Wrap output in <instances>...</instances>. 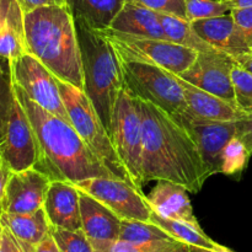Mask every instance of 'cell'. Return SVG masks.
<instances>
[{
    "mask_svg": "<svg viewBox=\"0 0 252 252\" xmlns=\"http://www.w3.org/2000/svg\"><path fill=\"white\" fill-rule=\"evenodd\" d=\"M137 101L143 125L144 184L166 180L198 193L211 176L194 140L174 116L147 101Z\"/></svg>",
    "mask_w": 252,
    "mask_h": 252,
    "instance_id": "obj_1",
    "label": "cell"
},
{
    "mask_svg": "<svg viewBox=\"0 0 252 252\" xmlns=\"http://www.w3.org/2000/svg\"><path fill=\"white\" fill-rule=\"evenodd\" d=\"M12 90L36 134L39 152L36 169L51 181H68L74 185L94 177L117 179L70 123L42 108L14 81Z\"/></svg>",
    "mask_w": 252,
    "mask_h": 252,
    "instance_id": "obj_2",
    "label": "cell"
},
{
    "mask_svg": "<svg viewBox=\"0 0 252 252\" xmlns=\"http://www.w3.org/2000/svg\"><path fill=\"white\" fill-rule=\"evenodd\" d=\"M27 53L56 78L84 90L81 52L69 5L42 6L24 15Z\"/></svg>",
    "mask_w": 252,
    "mask_h": 252,
    "instance_id": "obj_3",
    "label": "cell"
},
{
    "mask_svg": "<svg viewBox=\"0 0 252 252\" xmlns=\"http://www.w3.org/2000/svg\"><path fill=\"white\" fill-rule=\"evenodd\" d=\"M74 20L81 52L84 93L90 98L111 137L116 101L125 88L121 59L111 42L100 32L91 30L81 20Z\"/></svg>",
    "mask_w": 252,
    "mask_h": 252,
    "instance_id": "obj_4",
    "label": "cell"
},
{
    "mask_svg": "<svg viewBox=\"0 0 252 252\" xmlns=\"http://www.w3.org/2000/svg\"><path fill=\"white\" fill-rule=\"evenodd\" d=\"M70 125L117 179L130 182L129 175L116 153L108 130L84 90L57 78Z\"/></svg>",
    "mask_w": 252,
    "mask_h": 252,
    "instance_id": "obj_5",
    "label": "cell"
},
{
    "mask_svg": "<svg viewBox=\"0 0 252 252\" xmlns=\"http://www.w3.org/2000/svg\"><path fill=\"white\" fill-rule=\"evenodd\" d=\"M120 59L125 85L134 97L153 103L171 116L189 110L174 73L154 64Z\"/></svg>",
    "mask_w": 252,
    "mask_h": 252,
    "instance_id": "obj_6",
    "label": "cell"
},
{
    "mask_svg": "<svg viewBox=\"0 0 252 252\" xmlns=\"http://www.w3.org/2000/svg\"><path fill=\"white\" fill-rule=\"evenodd\" d=\"M111 140L116 153L138 189L144 186L143 176V125L137 97L127 88L121 90L111 122Z\"/></svg>",
    "mask_w": 252,
    "mask_h": 252,
    "instance_id": "obj_7",
    "label": "cell"
},
{
    "mask_svg": "<svg viewBox=\"0 0 252 252\" xmlns=\"http://www.w3.org/2000/svg\"><path fill=\"white\" fill-rule=\"evenodd\" d=\"M98 32L111 42L120 58L154 64L175 74L186 71L198 56L197 51L169 39L129 36L112 29Z\"/></svg>",
    "mask_w": 252,
    "mask_h": 252,
    "instance_id": "obj_8",
    "label": "cell"
},
{
    "mask_svg": "<svg viewBox=\"0 0 252 252\" xmlns=\"http://www.w3.org/2000/svg\"><path fill=\"white\" fill-rule=\"evenodd\" d=\"M11 80L38 103L42 108L61 120L70 123L64 106L57 78L32 54L25 53L16 59L9 61Z\"/></svg>",
    "mask_w": 252,
    "mask_h": 252,
    "instance_id": "obj_9",
    "label": "cell"
},
{
    "mask_svg": "<svg viewBox=\"0 0 252 252\" xmlns=\"http://www.w3.org/2000/svg\"><path fill=\"white\" fill-rule=\"evenodd\" d=\"M80 191L90 194L121 219L149 221L152 208L147 196L130 182L120 179L94 177L75 184Z\"/></svg>",
    "mask_w": 252,
    "mask_h": 252,
    "instance_id": "obj_10",
    "label": "cell"
},
{
    "mask_svg": "<svg viewBox=\"0 0 252 252\" xmlns=\"http://www.w3.org/2000/svg\"><path fill=\"white\" fill-rule=\"evenodd\" d=\"M198 147L209 176L220 174L224 148L236 137L235 121H213L193 115L189 110L174 116Z\"/></svg>",
    "mask_w": 252,
    "mask_h": 252,
    "instance_id": "obj_11",
    "label": "cell"
},
{
    "mask_svg": "<svg viewBox=\"0 0 252 252\" xmlns=\"http://www.w3.org/2000/svg\"><path fill=\"white\" fill-rule=\"evenodd\" d=\"M2 145V159L12 171L34 167L38 162V143L24 107L14 94Z\"/></svg>",
    "mask_w": 252,
    "mask_h": 252,
    "instance_id": "obj_12",
    "label": "cell"
},
{
    "mask_svg": "<svg viewBox=\"0 0 252 252\" xmlns=\"http://www.w3.org/2000/svg\"><path fill=\"white\" fill-rule=\"evenodd\" d=\"M235 59L223 52H201L186 71L177 74L197 88L235 105L231 70Z\"/></svg>",
    "mask_w": 252,
    "mask_h": 252,
    "instance_id": "obj_13",
    "label": "cell"
},
{
    "mask_svg": "<svg viewBox=\"0 0 252 252\" xmlns=\"http://www.w3.org/2000/svg\"><path fill=\"white\" fill-rule=\"evenodd\" d=\"M51 179L36 167L12 171L5 189L2 213L26 214L43 208Z\"/></svg>",
    "mask_w": 252,
    "mask_h": 252,
    "instance_id": "obj_14",
    "label": "cell"
},
{
    "mask_svg": "<svg viewBox=\"0 0 252 252\" xmlns=\"http://www.w3.org/2000/svg\"><path fill=\"white\" fill-rule=\"evenodd\" d=\"M81 229L95 252H111L120 240L122 219L105 204L80 191Z\"/></svg>",
    "mask_w": 252,
    "mask_h": 252,
    "instance_id": "obj_15",
    "label": "cell"
},
{
    "mask_svg": "<svg viewBox=\"0 0 252 252\" xmlns=\"http://www.w3.org/2000/svg\"><path fill=\"white\" fill-rule=\"evenodd\" d=\"M191 26L207 43L233 58L251 53L243 32L231 14L196 20Z\"/></svg>",
    "mask_w": 252,
    "mask_h": 252,
    "instance_id": "obj_16",
    "label": "cell"
},
{
    "mask_svg": "<svg viewBox=\"0 0 252 252\" xmlns=\"http://www.w3.org/2000/svg\"><path fill=\"white\" fill-rule=\"evenodd\" d=\"M52 226L81 229L80 189L68 181H52L43 204Z\"/></svg>",
    "mask_w": 252,
    "mask_h": 252,
    "instance_id": "obj_17",
    "label": "cell"
},
{
    "mask_svg": "<svg viewBox=\"0 0 252 252\" xmlns=\"http://www.w3.org/2000/svg\"><path fill=\"white\" fill-rule=\"evenodd\" d=\"M187 192L189 191L181 185L159 180L147 196V201L152 211L159 216L201 226L193 214L191 199Z\"/></svg>",
    "mask_w": 252,
    "mask_h": 252,
    "instance_id": "obj_18",
    "label": "cell"
},
{
    "mask_svg": "<svg viewBox=\"0 0 252 252\" xmlns=\"http://www.w3.org/2000/svg\"><path fill=\"white\" fill-rule=\"evenodd\" d=\"M175 78L184 91L189 111L193 115L213 121H238L244 116L236 106L231 105L228 101L197 88L177 74H175Z\"/></svg>",
    "mask_w": 252,
    "mask_h": 252,
    "instance_id": "obj_19",
    "label": "cell"
},
{
    "mask_svg": "<svg viewBox=\"0 0 252 252\" xmlns=\"http://www.w3.org/2000/svg\"><path fill=\"white\" fill-rule=\"evenodd\" d=\"M110 29L135 37L167 39L157 11L142 5L126 2Z\"/></svg>",
    "mask_w": 252,
    "mask_h": 252,
    "instance_id": "obj_20",
    "label": "cell"
},
{
    "mask_svg": "<svg viewBox=\"0 0 252 252\" xmlns=\"http://www.w3.org/2000/svg\"><path fill=\"white\" fill-rule=\"evenodd\" d=\"M125 4L126 0H68L74 19L81 20L94 31L110 29Z\"/></svg>",
    "mask_w": 252,
    "mask_h": 252,
    "instance_id": "obj_21",
    "label": "cell"
},
{
    "mask_svg": "<svg viewBox=\"0 0 252 252\" xmlns=\"http://www.w3.org/2000/svg\"><path fill=\"white\" fill-rule=\"evenodd\" d=\"M24 15L16 0H11L0 26V58L12 61L27 53Z\"/></svg>",
    "mask_w": 252,
    "mask_h": 252,
    "instance_id": "obj_22",
    "label": "cell"
},
{
    "mask_svg": "<svg viewBox=\"0 0 252 252\" xmlns=\"http://www.w3.org/2000/svg\"><path fill=\"white\" fill-rule=\"evenodd\" d=\"M0 219L7 230L17 239L36 246L51 230L44 208H39L32 213L9 214L1 213Z\"/></svg>",
    "mask_w": 252,
    "mask_h": 252,
    "instance_id": "obj_23",
    "label": "cell"
},
{
    "mask_svg": "<svg viewBox=\"0 0 252 252\" xmlns=\"http://www.w3.org/2000/svg\"><path fill=\"white\" fill-rule=\"evenodd\" d=\"M152 223L157 224L158 226L166 231L172 239L184 243L189 246H196V248L208 249V250H220L223 246L212 240L208 235H206L201 226H196L187 221L177 220V219L165 218L159 216L152 211L150 219Z\"/></svg>",
    "mask_w": 252,
    "mask_h": 252,
    "instance_id": "obj_24",
    "label": "cell"
},
{
    "mask_svg": "<svg viewBox=\"0 0 252 252\" xmlns=\"http://www.w3.org/2000/svg\"><path fill=\"white\" fill-rule=\"evenodd\" d=\"M158 14H159V19L160 22H161L162 30L165 32V36L169 41L180 44V46L193 49L198 53H201V52H204V53H207V52H218V49L207 43L192 29L189 21L170 14H161V12H158Z\"/></svg>",
    "mask_w": 252,
    "mask_h": 252,
    "instance_id": "obj_25",
    "label": "cell"
},
{
    "mask_svg": "<svg viewBox=\"0 0 252 252\" xmlns=\"http://www.w3.org/2000/svg\"><path fill=\"white\" fill-rule=\"evenodd\" d=\"M120 240L127 243H150L159 240H175L165 230L152 221L123 219L121 223Z\"/></svg>",
    "mask_w": 252,
    "mask_h": 252,
    "instance_id": "obj_26",
    "label": "cell"
},
{
    "mask_svg": "<svg viewBox=\"0 0 252 252\" xmlns=\"http://www.w3.org/2000/svg\"><path fill=\"white\" fill-rule=\"evenodd\" d=\"M251 154L246 149L245 144L238 137H234L224 148L221 155L220 174L228 176L240 175L248 166Z\"/></svg>",
    "mask_w": 252,
    "mask_h": 252,
    "instance_id": "obj_27",
    "label": "cell"
},
{
    "mask_svg": "<svg viewBox=\"0 0 252 252\" xmlns=\"http://www.w3.org/2000/svg\"><path fill=\"white\" fill-rule=\"evenodd\" d=\"M235 105L244 115L252 113V74L235 63L231 70Z\"/></svg>",
    "mask_w": 252,
    "mask_h": 252,
    "instance_id": "obj_28",
    "label": "cell"
},
{
    "mask_svg": "<svg viewBox=\"0 0 252 252\" xmlns=\"http://www.w3.org/2000/svg\"><path fill=\"white\" fill-rule=\"evenodd\" d=\"M49 231L61 252H95L83 229L69 230L51 225Z\"/></svg>",
    "mask_w": 252,
    "mask_h": 252,
    "instance_id": "obj_29",
    "label": "cell"
},
{
    "mask_svg": "<svg viewBox=\"0 0 252 252\" xmlns=\"http://www.w3.org/2000/svg\"><path fill=\"white\" fill-rule=\"evenodd\" d=\"M189 246L177 240L127 243L118 240L111 252H189Z\"/></svg>",
    "mask_w": 252,
    "mask_h": 252,
    "instance_id": "obj_30",
    "label": "cell"
},
{
    "mask_svg": "<svg viewBox=\"0 0 252 252\" xmlns=\"http://www.w3.org/2000/svg\"><path fill=\"white\" fill-rule=\"evenodd\" d=\"M185 5H186L187 20L189 22L221 16L231 11L230 6L225 1H219V0H185Z\"/></svg>",
    "mask_w": 252,
    "mask_h": 252,
    "instance_id": "obj_31",
    "label": "cell"
},
{
    "mask_svg": "<svg viewBox=\"0 0 252 252\" xmlns=\"http://www.w3.org/2000/svg\"><path fill=\"white\" fill-rule=\"evenodd\" d=\"M126 2L142 5L161 14H170L187 20L185 0H126ZM189 21V20H187Z\"/></svg>",
    "mask_w": 252,
    "mask_h": 252,
    "instance_id": "obj_32",
    "label": "cell"
},
{
    "mask_svg": "<svg viewBox=\"0 0 252 252\" xmlns=\"http://www.w3.org/2000/svg\"><path fill=\"white\" fill-rule=\"evenodd\" d=\"M12 100H14V90H12V81L10 78L0 86V143L4 140Z\"/></svg>",
    "mask_w": 252,
    "mask_h": 252,
    "instance_id": "obj_33",
    "label": "cell"
},
{
    "mask_svg": "<svg viewBox=\"0 0 252 252\" xmlns=\"http://www.w3.org/2000/svg\"><path fill=\"white\" fill-rule=\"evenodd\" d=\"M231 16L235 20L236 25L243 32L245 37L248 46L252 53V6L248 7H238V9H231Z\"/></svg>",
    "mask_w": 252,
    "mask_h": 252,
    "instance_id": "obj_34",
    "label": "cell"
},
{
    "mask_svg": "<svg viewBox=\"0 0 252 252\" xmlns=\"http://www.w3.org/2000/svg\"><path fill=\"white\" fill-rule=\"evenodd\" d=\"M236 137L245 144L246 149L252 155V113L244 115L235 121Z\"/></svg>",
    "mask_w": 252,
    "mask_h": 252,
    "instance_id": "obj_35",
    "label": "cell"
},
{
    "mask_svg": "<svg viewBox=\"0 0 252 252\" xmlns=\"http://www.w3.org/2000/svg\"><path fill=\"white\" fill-rule=\"evenodd\" d=\"M2 236L7 246V252H34V246L27 244L25 241L17 239L14 234L10 233L6 228H4Z\"/></svg>",
    "mask_w": 252,
    "mask_h": 252,
    "instance_id": "obj_36",
    "label": "cell"
},
{
    "mask_svg": "<svg viewBox=\"0 0 252 252\" xmlns=\"http://www.w3.org/2000/svg\"><path fill=\"white\" fill-rule=\"evenodd\" d=\"M16 1L24 11V14L42 6H53V5L65 6V5H68V0H16Z\"/></svg>",
    "mask_w": 252,
    "mask_h": 252,
    "instance_id": "obj_37",
    "label": "cell"
},
{
    "mask_svg": "<svg viewBox=\"0 0 252 252\" xmlns=\"http://www.w3.org/2000/svg\"><path fill=\"white\" fill-rule=\"evenodd\" d=\"M12 174V170L7 165L4 159H0V214L2 213V201H4L5 189H6L7 181L10 179V175Z\"/></svg>",
    "mask_w": 252,
    "mask_h": 252,
    "instance_id": "obj_38",
    "label": "cell"
},
{
    "mask_svg": "<svg viewBox=\"0 0 252 252\" xmlns=\"http://www.w3.org/2000/svg\"><path fill=\"white\" fill-rule=\"evenodd\" d=\"M34 252H61L51 231L34 246Z\"/></svg>",
    "mask_w": 252,
    "mask_h": 252,
    "instance_id": "obj_39",
    "label": "cell"
},
{
    "mask_svg": "<svg viewBox=\"0 0 252 252\" xmlns=\"http://www.w3.org/2000/svg\"><path fill=\"white\" fill-rule=\"evenodd\" d=\"M234 59H235V62L239 65H241L245 70H248L249 73L252 74V53L243 54V56L236 57Z\"/></svg>",
    "mask_w": 252,
    "mask_h": 252,
    "instance_id": "obj_40",
    "label": "cell"
},
{
    "mask_svg": "<svg viewBox=\"0 0 252 252\" xmlns=\"http://www.w3.org/2000/svg\"><path fill=\"white\" fill-rule=\"evenodd\" d=\"M225 2L230 6V9L252 6V0H225Z\"/></svg>",
    "mask_w": 252,
    "mask_h": 252,
    "instance_id": "obj_41",
    "label": "cell"
},
{
    "mask_svg": "<svg viewBox=\"0 0 252 252\" xmlns=\"http://www.w3.org/2000/svg\"><path fill=\"white\" fill-rule=\"evenodd\" d=\"M10 2H11V0H0V26H1L2 20H4L5 15H6Z\"/></svg>",
    "mask_w": 252,
    "mask_h": 252,
    "instance_id": "obj_42",
    "label": "cell"
},
{
    "mask_svg": "<svg viewBox=\"0 0 252 252\" xmlns=\"http://www.w3.org/2000/svg\"><path fill=\"white\" fill-rule=\"evenodd\" d=\"M189 252H234L230 249L223 246V249L220 250H208V249H202V248H196V246H189Z\"/></svg>",
    "mask_w": 252,
    "mask_h": 252,
    "instance_id": "obj_43",
    "label": "cell"
},
{
    "mask_svg": "<svg viewBox=\"0 0 252 252\" xmlns=\"http://www.w3.org/2000/svg\"><path fill=\"white\" fill-rule=\"evenodd\" d=\"M1 61H2V58H0V86H1L5 81L9 80V79L11 78V75H10V68L5 71L4 68H2Z\"/></svg>",
    "mask_w": 252,
    "mask_h": 252,
    "instance_id": "obj_44",
    "label": "cell"
},
{
    "mask_svg": "<svg viewBox=\"0 0 252 252\" xmlns=\"http://www.w3.org/2000/svg\"><path fill=\"white\" fill-rule=\"evenodd\" d=\"M0 252H7V246L6 243H5L4 236H2L1 240H0Z\"/></svg>",
    "mask_w": 252,
    "mask_h": 252,
    "instance_id": "obj_45",
    "label": "cell"
},
{
    "mask_svg": "<svg viewBox=\"0 0 252 252\" xmlns=\"http://www.w3.org/2000/svg\"><path fill=\"white\" fill-rule=\"evenodd\" d=\"M2 233H4V225H2L1 219H0V240H1L2 238Z\"/></svg>",
    "mask_w": 252,
    "mask_h": 252,
    "instance_id": "obj_46",
    "label": "cell"
},
{
    "mask_svg": "<svg viewBox=\"0 0 252 252\" xmlns=\"http://www.w3.org/2000/svg\"><path fill=\"white\" fill-rule=\"evenodd\" d=\"M2 158V145H1V143H0V159H1Z\"/></svg>",
    "mask_w": 252,
    "mask_h": 252,
    "instance_id": "obj_47",
    "label": "cell"
},
{
    "mask_svg": "<svg viewBox=\"0 0 252 252\" xmlns=\"http://www.w3.org/2000/svg\"><path fill=\"white\" fill-rule=\"evenodd\" d=\"M219 1H225V0H219Z\"/></svg>",
    "mask_w": 252,
    "mask_h": 252,
    "instance_id": "obj_48",
    "label": "cell"
}]
</instances>
